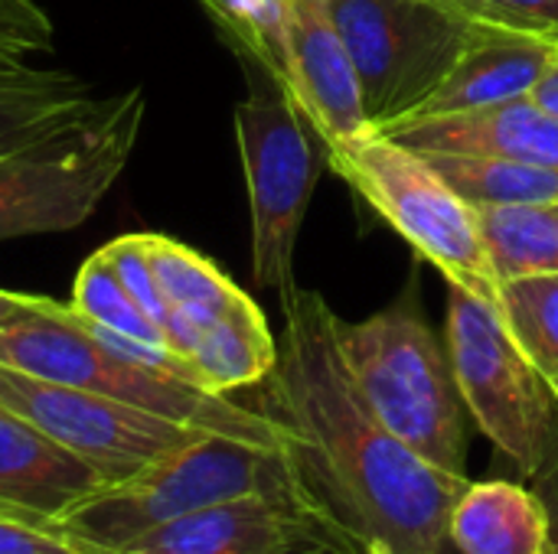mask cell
I'll return each mask as SVG.
<instances>
[{
    "label": "cell",
    "instance_id": "cell-1",
    "mask_svg": "<svg viewBox=\"0 0 558 554\" xmlns=\"http://www.w3.org/2000/svg\"><path fill=\"white\" fill-rule=\"evenodd\" d=\"M284 307L268 411L327 506L373 554H458L448 522L468 477H451L405 447L363 402L343 362L340 317L314 291Z\"/></svg>",
    "mask_w": 558,
    "mask_h": 554
},
{
    "label": "cell",
    "instance_id": "cell-2",
    "mask_svg": "<svg viewBox=\"0 0 558 554\" xmlns=\"http://www.w3.org/2000/svg\"><path fill=\"white\" fill-rule=\"evenodd\" d=\"M245 496L330 509L291 447L199 434L141 473L101 487L52 526L88 554H121L173 519Z\"/></svg>",
    "mask_w": 558,
    "mask_h": 554
},
{
    "label": "cell",
    "instance_id": "cell-3",
    "mask_svg": "<svg viewBox=\"0 0 558 554\" xmlns=\"http://www.w3.org/2000/svg\"><path fill=\"white\" fill-rule=\"evenodd\" d=\"M0 366L114 398L196 431L226 434L275 451L291 447L284 424L271 415L242 408L229 395L206 392L186 379L124 359L105 346L69 304L49 297L0 327Z\"/></svg>",
    "mask_w": 558,
    "mask_h": 554
},
{
    "label": "cell",
    "instance_id": "cell-4",
    "mask_svg": "<svg viewBox=\"0 0 558 554\" xmlns=\"http://www.w3.org/2000/svg\"><path fill=\"white\" fill-rule=\"evenodd\" d=\"M337 340L373 415L432 467L468 477V408L445 340L422 317L415 294L360 323L340 320Z\"/></svg>",
    "mask_w": 558,
    "mask_h": 554
},
{
    "label": "cell",
    "instance_id": "cell-5",
    "mask_svg": "<svg viewBox=\"0 0 558 554\" xmlns=\"http://www.w3.org/2000/svg\"><path fill=\"white\" fill-rule=\"evenodd\" d=\"M141 124L144 88H131L0 153V242L92 219L128 170Z\"/></svg>",
    "mask_w": 558,
    "mask_h": 554
},
{
    "label": "cell",
    "instance_id": "cell-6",
    "mask_svg": "<svg viewBox=\"0 0 558 554\" xmlns=\"http://www.w3.org/2000/svg\"><path fill=\"white\" fill-rule=\"evenodd\" d=\"M235 56L248 78V91L235 104V140L252 212V271L262 287L288 300L298 291L294 245L327 167V147L291 88L258 59Z\"/></svg>",
    "mask_w": 558,
    "mask_h": 554
},
{
    "label": "cell",
    "instance_id": "cell-7",
    "mask_svg": "<svg viewBox=\"0 0 558 554\" xmlns=\"http://www.w3.org/2000/svg\"><path fill=\"white\" fill-rule=\"evenodd\" d=\"M340 173L441 278L500 310V281L487 258L477 209L464 202L425 153L369 131L327 150Z\"/></svg>",
    "mask_w": 558,
    "mask_h": 554
},
{
    "label": "cell",
    "instance_id": "cell-8",
    "mask_svg": "<svg viewBox=\"0 0 558 554\" xmlns=\"http://www.w3.org/2000/svg\"><path fill=\"white\" fill-rule=\"evenodd\" d=\"M445 349L481 434L530 480L558 438V395L526 359L500 310L448 284Z\"/></svg>",
    "mask_w": 558,
    "mask_h": 554
},
{
    "label": "cell",
    "instance_id": "cell-9",
    "mask_svg": "<svg viewBox=\"0 0 558 554\" xmlns=\"http://www.w3.org/2000/svg\"><path fill=\"white\" fill-rule=\"evenodd\" d=\"M327 7L376 131L409 118L481 29L445 0H327Z\"/></svg>",
    "mask_w": 558,
    "mask_h": 554
},
{
    "label": "cell",
    "instance_id": "cell-10",
    "mask_svg": "<svg viewBox=\"0 0 558 554\" xmlns=\"http://www.w3.org/2000/svg\"><path fill=\"white\" fill-rule=\"evenodd\" d=\"M0 405L92 464L108 483H121L199 434H209L10 366H0Z\"/></svg>",
    "mask_w": 558,
    "mask_h": 554
},
{
    "label": "cell",
    "instance_id": "cell-11",
    "mask_svg": "<svg viewBox=\"0 0 558 554\" xmlns=\"http://www.w3.org/2000/svg\"><path fill=\"white\" fill-rule=\"evenodd\" d=\"M128 552L154 554H373L330 509L245 496L196 509L147 532Z\"/></svg>",
    "mask_w": 558,
    "mask_h": 554
},
{
    "label": "cell",
    "instance_id": "cell-12",
    "mask_svg": "<svg viewBox=\"0 0 558 554\" xmlns=\"http://www.w3.org/2000/svg\"><path fill=\"white\" fill-rule=\"evenodd\" d=\"M284 85L327 150L376 131L366 118L356 65L327 0H291Z\"/></svg>",
    "mask_w": 558,
    "mask_h": 554
},
{
    "label": "cell",
    "instance_id": "cell-13",
    "mask_svg": "<svg viewBox=\"0 0 558 554\" xmlns=\"http://www.w3.org/2000/svg\"><path fill=\"white\" fill-rule=\"evenodd\" d=\"M379 131L418 153H477L558 170V118L533 95L458 114L409 118Z\"/></svg>",
    "mask_w": 558,
    "mask_h": 554
},
{
    "label": "cell",
    "instance_id": "cell-14",
    "mask_svg": "<svg viewBox=\"0 0 558 554\" xmlns=\"http://www.w3.org/2000/svg\"><path fill=\"white\" fill-rule=\"evenodd\" d=\"M101 487L92 464L0 405V509L52 526Z\"/></svg>",
    "mask_w": 558,
    "mask_h": 554
},
{
    "label": "cell",
    "instance_id": "cell-15",
    "mask_svg": "<svg viewBox=\"0 0 558 554\" xmlns=\"http://www.w3.org/2000/svg\"><path fill=\"white\" fill-rule=\"evenodd\" d=\"M556 46L558 42H546L536 36L481 26L477 36L451 65V72L441 78V85L409 118L458 114V111L526 98L533 95Z\"/></svg>",
    "mask_w": 558,
    "mask_h": 554
},
{
    "label": "cell",
    "instance_id": "cell-16",
    "mask_svg": "<svg viewBox=\"0 0 558 554\" xmlns=\"http://www.w3.org/2000/svg\"><path fill=\"white\" fill-rule=\"evenodd\" d=\"M458 554H546V513L530 487L513 480L468 483L448 522Z\"/></svg>",
    "mask_w": 558,
    "mask_h": 554
},
{
    "label": "cell",
    "instance_id": "cell-17",
    "mask_svg": "<svg viewBox=\"0 0 558 554\" xmlns=\"http://www.w3.org/2000/svg\"><path fill=\"white\" fill-rule=\"evenodd\" d=\"M275 362L278 343L268 330L262 307L248 294L219 320H213L203 330L196 349L190 353L196 382L216 395H229L235 389L265 382Z\"/></svg>",
    "mask_w": 558,
    "mask_h": 554
},
{
    "label": "cell",
    "instance_id": "cell-18",
    "mask_svg": "<svg viewBox=\"0 0 558 554\" xmlns=\"http://www.w3.org/2000/svg\"><path fill=\"white\" fill-rule=\"evenodd\" d=\"M95 101L72 72L29 62L0 69V153L85 114Z\"/></svg>",
    "mask_w": 558,
    "mask_h": 554
},
{
    "label": "cell",
    "instance_id": "cell-19",
    "mask_svg": "<svg viewBox=\"0 0 558 554\" xmlns=\"http://www.w3.org/2000/svg\"><path fill=\"white\" fill-rule=\"evenodd\" d=\"M141 245L147 251V261H150V271L157 278L163 300L170 304L173 313H180L196 330V336H203V330L213 320H219L226 310H232L245 297V291H239L199 251L167 235H141Z\"/></svg>",
    "mask_w": 558,
    "mask_h": 554
},
{
    "label": "cell",
    "instance_id": "cell-20",
    "mask_svg": "<svg viewBox=\"0 0 558 554\" xmlns=\"http://www.w3.org/2000/svg\"><path fill=\"white\" fill-rule=\"evenodd\" d=\"M425 157L448 180V186L474 209L558 202V170L553 167L504 160V157H477V153H425Z\"/></svg>",
    "mask_w": 558,
    "mask_h": 554
},
{
    "label": "cell",
    "instance_id": "cell-21",
    "mask_svg": "<svg viewBox=\"0 0 558 554\" xmlns=\"http://www.w3.org/2000/svg\"><path fill=\"white\" fill-rule=\"evenodd\" d=\"M477 225L500 287L558 271L556 206H484L477 209Z\"/></svg>",
    "mask_w": 558,
    "mask_h": 554
},
{
    "label": "cell",
    "instance_id": "cell-22",
    "mask_svg": "<svg viewBox=\"0 0 558 554\" xmlns=\"http://www.w3.org/2000/svg\"><path fill=\"white\" fill-rule=\"evenodd\" d=\"M500 317L558 395V271L507 281L500 287Z\"/></svg>",
    "mask_w": 558,
    "mask_h": 554
},
{
    "label": "cell",
    "instance_id": "cell-23",
    "mask_svg": "<svg viewBox=\"0 0 558 554\" xmlns=\"http://www.w3.org/2000/svg\"><path fill=\"white\" fill-rule=\"evenodd\" d=\"M232 52H245L288 78L291 0H199Z\"/></svg>",
    "mask_w": 558,
    "mask_h": 554
},
{
    "label": "cell",
    "instance_id": "cell-24",
    "mask_svg": "<svg viewBox=\"0 0 558 554\" xmlns=\"http://www.w3.org/2000/svg\"><path fill=\"white\" fill-rule=\"evenodd\" d=\"M69 307L101 327V330H111L118 336H131V340H141V343H157V346H167L163 343V330L137 307V300L124 291V284L118 281L114 268L108 264V258L101 251H95L75 274V284H72V300Z\"/></svg>",
    "mask_w": 558,
    "mask_h": 554
},
{
    "label": "cell",
    "instance_id": "cell-25",
    "mask_svg": "<svg viewBox=\"0 0 558 554\" xmlns=\"http://www.w3.org/2000/svg\"><path fill=\"white\" fill-rule=\"evenodd\" d=\"M468 20L558 42V0H445Z\"/></svg>",
    "mask_w": 558,
    "mask_h": 554
},
{
    "label": "cell",
    "instance_id": "cell-26",
    "mask_svg": "<svg viewBox=\"0 0 558 554\" xmlns=\"http://www.w3.org/2000/svg\"><path fill=\"white\" fill-rule=\"evenodd\" d=\"M56 29L36 0H0V69L23 65L26 56L52 49Z\"/></svg>",
    "mask_w": 558,
    "mask_h": 554
},
{
    "label": "cell",
    "instance_id": "cell-27",
    "mask_svg": "<svg viewBox=\"0 0 558 554\" xmlns=\"http://www.w3.org/2000/svg\"><path fill=\"white\" fill-rule=\"evenodd\" d=\"M101 255L114 268V274L124 284V291L137 300V307L163 330V323L170 317V304L163 300V294L157 287V278L150 271V261H147V251L141 245V235H121L111 245H105Z\"/></svg>",
    "mask_w": 558,
    "mask_h": 554
},
{
    "label": "cell",
    "instance_id": "cell-28",
    "mask_svg": "<svg viewBox=\"0 0 558 554\" xmlns=\"http://www.w3.org/2000/svg\"><path fill=\"white\" fill-rule=\"evenodd\" d=\"M0 554H88L69 542L56 526L0 509Z\"/></svg>",
    "mask_w": 558,
    "mask_h": 554
},
{
    "label": "cell",
    "instance_id": "cell-29",
    "mask_svg": "<svg viewBox=\"0 0 558 554\" xmlns=\"http://www.w3.org/2000/svg\"><path fill=\"white\" fill-rule=\"evenodd\" d=\"M530 490L536 493L543 513H546V532H549V549L546 554H558V438L539 470L526 480Z\"/></svg>",
    "mask_w": 558,
    "mask_h": 554
},
{
    "label": "cell",
    "instance_id": "cell-30",
    "mask_svg": "<svg viewBox=\"0 0 558 554\" xmlns=\"http://www.w3.org/2000/svg\"><path fill=\"white\" fill-rule=\"evenodd\" d=\"M533 101L539 108H546L553 118H558V46L553 49V56H549V62H546L536 88H533Z\"/></svg>",
    "mask_w": 558,
    "mask_h": 554
},
{
    "label": "cell",
    "instance_id": "cell-31",
    "mask_svg": "<svg viewBox=\"0 0 558 554\" xmlns=\"http://www.w3.org/2000/svg\"><path fill=\"white\" fill-rule=\"evenodd\" d=\"M39 304H43L39 294H20V291H3L0 287V327L16 320L20 313H26L33 307H39Z\"/></svg>",
    "mask_w": 558,
    "mask_h": 554
},
{
    "label": "cell",
    "instance_id": "cell-32",
    "mask_svg": "<svg viewBox=\"0 0 558 554\" xmlns=\"http://www.w3.org/2000/svg\"><path fill=\"white\" fill-rule=\"evenodd\" d=\"M121 554H154V552H121Z\"/></svg>",
    "mask_w": 558,
    "mask_h": 554
},
{
    "label": "cell",
    "instance_id": "cell-33",
    "mask_svg": "<svg viewBox=\"0 0 558 554\" xmlns=\"http://www.w3.org/2000/svg\"><path fill=\"white\" fill-rule=\"evenodd\" d=\"M556 212H558V202H556Z\"/></svg>",
    "mask_w": 558,
    "mask_h": 554
}]
</instances>
